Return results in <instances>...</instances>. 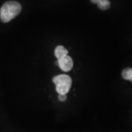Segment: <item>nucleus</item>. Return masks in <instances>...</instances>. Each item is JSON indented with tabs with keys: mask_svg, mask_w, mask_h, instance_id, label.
<instances>
[{
	"mask_svg": "<svg viewBox=\"0 0 132 132\" xmlns=\"http://www.w3.org/2000/svg\"><path fill=\"white\" fill-rule=\"evenodd\" d=\"M91 2L94 4H96L99 8L102 10H108L111 5V3L109 0H91Z\"/></svg>",
	"mask_w": 132,
	"mask_h": 132,
	"instance_id": "nucleus-4",
	"label": "nucleus"
},
{
	"mask_svg": "<svg viewBox=\"0 0 132 132\" xmlns=\"http://www.w3.org/2000/svg\"><path fill=\"white\" fill-rule=\"evenodd\" d=\"M122 76L124 79L132 81V68H128L124 69L122 72Z\"/></svg>",
	"mask_w": 132,
	"mask_h": 132,
	"instance_id": "nucleus-5",
	"label": "nucleus"
},
{
	"mask_svg": "<svg viewBox=\"0 0 132 132\" xmlns=\"http://www.w3.org/2000/svg\"><path fill=\"white\" fill-rule=\"evenodd\" d=\"M21 11V6L19 2L9 1L5 2L0 10V19L2 22L7 23L15 18Z\"/></svg>",
	"mask_w": 132,
	"mask_h": 132,
	"instance_id": "nucleus-1",
	"label": "nucleus"
},
{
	"mask_svg": "<svg viewBox=\"0 0 132 132\" xmlns=\"http://www.w3.org/2000/svg\"><path fill=\"white\" fill-rule=\"evenodd\" d=\"M58 98L60 101H65L67 99V95L65 94H60L58 95Z\"/></svg>",
	"mask_w": 132,
	"mask_h": 132,
	"instance_id": "nucleus-6",
	"label": "nucleus"
},
{
	"mask_svg": "<svg viewBox=\"0 0 132 132\" xmlns=\"http://www.w3.org/2000/svg\"><path fill=\"white\" fill-rule=\"evenodd\" d=\"M68 51L62 46H58L54 50V54L57 58L58 66L62 71L68 72L73 68V62L71 57L68 55Z\"/></svg>",
	"mask_w": 132,
	"mask_h": 132,
	"instance_id": "nucleus-2",
	"label": "nucleus"
},
{
	"mask_svg": "<svg viewBox=\"0 0 132 132\" xmlns=\"http://www.w3.org/2000/svg\"><path fill=\"white\" fill-rule=\"evenodd\" d=\"M53 82L56 85V91L57 93L66 95L71 89L72 79L68 75L60 74L53 78Z\"/></svg>",
	"mask_w": 132,
	"mask_h": 132,
	"instance_id": "nucleus-3",
	"label": "nucleus"
}]
</instances>
